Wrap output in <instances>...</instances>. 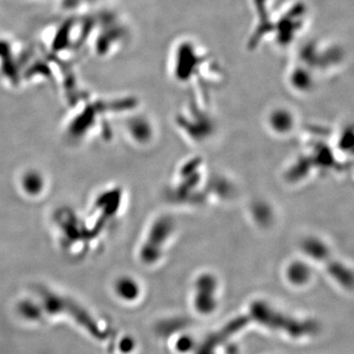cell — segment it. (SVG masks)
<instances>
[{"mask_svg": "<svg viewBox=\"0 0 354 354\" xmlns=\"http://www.w3.org/2000/svg\"><path fill=\"white\" fill-rule=\"evenodd\" d=\"M251 313L258 319L259 322L266 324L274 329L285 330L288 334L295 335H304L313 334L316 332V325L314 324H304L305 322H298L293 319L288 318L283 314L278 313L271 308L269 305L264 304L263 302H256L251 308Z\"/></svg>", "mask_w": 354, "mask_h": 354, "instance_id": "1", "label": "cell"}, {"mask_svg": "<svg viewBox=\"0 0 354 354\" xmlns=\"http://www.w3.org/2000/svg\"><path fill=\"white\" fill-rule=\"evenodd\" d=\"M174 230V223L171 216H160L155 221L141 250L142 258L145 262L152 264L160 259L162 249L171 239Z\"/></svg>", "mask_w": 354, "mask_h": 354, "instance_id": "2", "label": "cell"}, {"mask_svg": "<svg viewBox=\"0 0 354 354\" xmlns=\"http://www.w3.org/2000/svg\"><path fill=\"white\" fill-rule=\"evenodd\" d=\"M218 281L214 274H200L194 283V306L202 314H209L216 308Z\"/></svg>", "mask_w": 354, "mask_h": 354, "instance_id": "3", "label": "cell"}, {"mask_svg": "<svg viewBox=\"0 0 354 354\" xmlns=\"http://www.w3.org/2000/svg\"><path fill=\"white\" fill-rule=\"evenodd\" d=\"M268 125L274 134L286 135L295 128V118L290 109L278 108L270 113Z\"/></svg>", "mask_w": 354, "mask_h": 354, "instance_id": "4", "label": "cell"}, {"mask_svg": "<svg viewBox=\"0 0 354 354\" xmlns=\"http://www.w3.org/2000/svg\"><path fill=\"white\" fill-rule=\"evenodd\" d=\"M286 278L290 285L304 286L308 285L312 279L311 266L307 260L295 259L286 266Z\"/></svg>", "mask_w": 354, "mask_h": 354, "instance_id": "5", "label": "cell"}, {"mask_svg": "<svg viewBox=\"0 0 354 354\" xmlns=\"http://www.w3.org/2000/svg\"><path fill=\"white\" fill-rule=\"evenodd\" d=\"M301 246L305 255L309 259H313L319 263H328L333 258L330 246L319 237H306Z\"/></svg>", "mask_w": 354, "mask_h": 354, "instance_id": "6", "label": "cell"}, {"mask_svg": "<svg viewBox=\"0 0 354 354\" xmlns=\"http://www.w3.org/2000/svg\"><path fill=\"white\" fill-rule=\"evenodd\" d=\"M115 292L125 301H133L140 295V286L135 279L125 277L118 279L115 283Z\"/></svg>", "mask_w": 354, "mask_h": 354, "instance_id": "7", "label": "cell"}, {"mask_svg": "<svg viewBox=\"0 0 354 354\" xmlns=\"http://www.w3.org/2000/svg\"><path fill=\"white\" fill-rule=\"evenodd\" d=\"M21 313L23 314V316L27 317L28 319H32V320H35V319L39 318V309L36 305L31 304H23L22 306L20 307Z\"/></svg>", "mask_w": 354, "mask_h": 354, "instance_id": "8", "label": "cell"}, {"mask_svg": "<svg viewBox=\"0 0 354 354\" xmlns=\"http://www.w3.org/2000/svg\"><path fill=\"white\" fill-rule=\"evenodd\" d=\"M193 346H194L193 339L190 337H186V335L179 337L178 341L176 342V349L179 353H188L193 348Z\"/></svg>", "mask_w": 354, "mask_h": 354, "instance_id": "9", "label": "cell"}, {"mask_svg": "<svg viewBox=\"0 0 354 354\" xmlns=\"http://www.w3.org/2000/svg\"><path fill=\"white\" fill-rule=\"evenodd\" d=\"M120 348L122 353H130L134 351L135 341L130 337H125L120 342Z\"/></svg>", "mask_w": 354, "mask_h": 354, "instance_id": "10", "label": "cell"}]
</instances>
